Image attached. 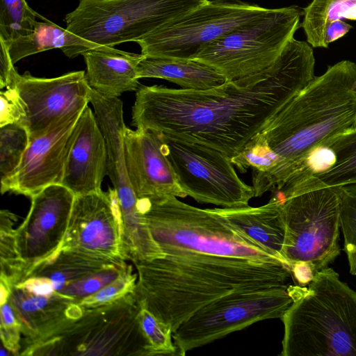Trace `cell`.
Returning <instances> with one entry per match:
<instances>
[{"label": "cell", "instance_id": "28", "mask_svg": "<svg viewBox=\"0 0 356 356\" xmlns=\"http://www.w3.org/2000/svg\"><path fill=\"white\" fill-rule=\"evenodd\" d=\"M16 216L7 210L1 211V282L10 287L24 279L22 263L15 243L12 225Z\"/></svg>", "mask_w": 356, "mask_h": 356}, {"label": "cell", "instance_id": "25", "mask_svg": "<svg viewBox=\"0 0 356 356\" xmlns=\"http://www.w3.org/2000/svg\"><path fill=\"white\" fill-rule=\"evenodd\" d=\"M322 144L334 153L332 166L283 191L300 186L339 187L356 184V126L329 138Z\"/></svg>", "mask_w": 356, "mask_h": 356}, {"label": "cell", "instance_id": "30", "mask_svg": "<svg viewBox=\"0 0 356 356\" xmlns=\"http://www.w3.org/2000/svg\"><path fill=\"white\" fill-rule=\"evenodd\" d=\"M339 223L350 273L356 275V184L339 186Z\"/></svg>", "mask_w": 356, "mask_h": 356}, {"label": "cell", "instance_id": "22", "mask_svg": "<svg viewBox=\"0 0 356 356\" xmlns=\"http://www.w3.org/2000/svg\"><path fill=\"white\" fill-rule=\"evenodd\" d=\"M138 76L167 80L182 89L206 90L219 87L227 79L218 70L193 59L145 57L139 63Z\"/></svg>", "mask_w": 356, "mask_h": 356}, {"label": "cell", "instance_id": "4", "mask_svg": "<svg viewBox=\"0 0 356 356\" xmlns=\"http://www.w3.org/2000/svg\"><path fill=\"white\" fill-rule=\"evenodd\" d=\"M282 356H356V291L328 266L308 287L289 285Z\"/></svg>", "mask_w": 356, "mask_h": 356}, {"label": "cell", "instance_id": "39", "mask_svg": "<svg viewBox=\"0 0 356 356\" xmlns=\"http://www.w3.org/2000/svg\"><path fill=\"white\" fill-rule=\"evenodd\" d=\"M1 326L11 327L20 326L8 301L1 305Z\"/></svg>", "mask_w": 356, "mask_h": 356}, {"label": "cell", "instance_id": "17", "mask_svg": "<svg viewBox=\"0 0 356 356\" xmlns=\"http://www.w3.org/2000/svg\"><path fill=\"white\" fill-rule=\"evenodd\" d=\"M124 149L128 176L137 199L187 196L164 153L159 133L127 127Z\"/></svg>", "mask_w": 356, "mask_h": 356}, {"label": "cell", "instance_id": "10", "mask_svg": "<svg viewBox=\"0 0 356 356\" xmlns=\"http://www.w3.org/2000/svg\"><path fill=\"white\" fill-rule=\"evenodd\" d=\"M269 10L241 0H207L136 42L147 58L193 59L204 47Z\"/></svg>", "mask_w": 356, "mask_h": 356}, {"label": "cell", "instance_id": "12", "mask_svg": "<svg viewBox=\"0 0 356 356\" xmlns=\"http://www.w3.org/2000/svg\"><path fill=\"white\" fill-rule=\"evenodd\" d=\"M159 134L164 153L187 196L222 208L248 206L254 197L252 187L238 177L231 159L222 152Z\"/></svg>", "mask_w": 356, "mask_h": 356}, {"label": "cell", "instance_id": "18", "mask_svg": "<svg viewBox=\"0 0 356 356\" xmlns=\"http://www.w3.org/2000/svg\"><path fill=\"white\" fill-rule=\"evenodd\" d=\"M107 149L94 111L87 106L74 127L60 184L75 196L102 191Z\"/></svg>", "mask_w": 356, "mask_h": 356}, {"label": "cell", "instance_id": "40", "mask_svg": "<svg viewBox=\"0 0 356 356\" xmlns=\"http://www.w3.org/2000/svg\"><path fill=\"white\" fill-rule=\"evenodd\" d=\"M12 355L10 351L8 349H7L3 345L1 344L0 355L1 356H8V355Z\"/></svg>", "mask_w": 356, "mask_h": 356}, {"label": "cell", "instance_id": "33", "mask_svg": "<svg viewBox=\"0 0 356 356\" xmlns=\"http://www.w3.org/2000/svg\"><path fill=\"white\" fill-rule=\"evenodd\" d=\"M138 275L133 273L131 266L113 282L94 294L83 298L78 304L83 308L93 307L120 298L131 292L136 287Z\"/></svg>", "mask_w": 356, "mask_h": 356}, {"label": "cell", "instance_id": "1", "mask_svg": "<svg viewBox=\"0 0 356 356\" xmlns=\"http://www.w3.org/2000/svg\"><path fill=\"white\" fill-rule=\"evenodd\" d=\"M313 47L294 38L257 74L206 90L139 86L132 124L214 148L230 159L314 78Z\"/></svg>", "mask_w": 356, "mask_h": 356}, {"label": "cell", "instance_id": "3", "mask_svg": "<svg viewBox=\"0 0 356 356\" xmlns=\"http://www.w3.org/2000/svg\"><path fill=\"white\" fill-rule=\"evenodd\" d=\"M356 124V63L344 60L328 67L272 117L254 138L278 163L252 173L254 197L279 191L312 149Z\"/></svg>", "mask_w": 356, "mask_h": 356}, {"label": "cell", "instance_id": "36", "mask_svg": "<svg viewBox=\"0 0 356 356\" xmlns=\"http://www.w3.org/2000/svg\"><path fill=\"white\" fill-rule=\"evenodd\" d=\"M8 48L5 42L0 39V88H7L15 71Z\"/></svg>", "mask_w": 356, "mask_h": 356}, {"label": "cell", "instance_id": "15", "mask_svg": "<svg viewBox=\"0 0 356 356\" xmlns=\"http://www.w3.org/2000/svg\"><path fill=\"white\" fill-rule=\"evenodd\" d=\"M9 86L17 89L24 102V124L30 138L38 136L55 120L83 111L90 103L92 89L83 70L38 78L29 72L20 74L15 70Z\"/></svg>", "mask_w": 356, "mask_h": 356}, {"label": "cell", "instance_id": "13", "mask_svg": "<svg viewBox=\"0 0 356 356\" xmlns=\"http://www.w3.org/2000/svg\"><path fill=\"white\" fill-rule=\"evenodd\" d=\"M60 249L125 260L121 210L114 188L75 196Z\"/></svg>", "mask_w": 356, "mask_h": 356}, {"label": "cell", "instance_id": "14", "mask_svg": "<svg viewBox=\"0 0 356 356\" xmlns=\"http://www.w3.org/2000/svg\"><path fill=\"white\" fill-rule=\"evenodd\" d=\"M74 197L61 184L50 185L31 197L29 211L22 225L15 229L24 280L35 267L60 248Z\"/></svg>", "mask_w": 356, "mask_h": 356}, {"label": "cell", "instance_id": "38", "mask_svg": "<svg viewBox=\"0 0 356 356\" xmlns=\"http://www.w3.org/2000/svg\"><path fill=\"white\" fill-rule=\"evenodd\" d=\"M353 26L343 20H337L332 22L325 33V43L328 47L329 44L346 35Z\"/></svg>", "mask_w": 356, "mask_h": 356}, {"label": "cell", "instance_id": "2", "mask_svg": "<svg viewBox=\"0 0 356 356\" xmlns=\"http://www.w3.org/2000/svg\"><path fill=\"white\" fill-rule=\"evenodd\" d=\"M163 257L134 263L136 298L175 332L197 311L229 293L286 285L281 262L251 260L164 246Z\"/></svg>", "mask_w": 356, "mask_h": 356}, {"label": "cell", "instance_id": "26", "mask_svg": "<svg viewBox=\"0 0 356 356\" xmlns=\"http://www.w3.org/2000/svg\"><path fill=\"white\" fill-rule=\"evenodd\" d=\"M302 10L300 27L313 48H327L325 33L332 22L343 19L356 21V0H312Z\"/></svg>", "mask_w": 356, "mask_h": 356}, {"label": "cell", "instance_id": "20", "mask_svg": "<svg viewBox=\"0 0 356 356\" xmlns=\"http://www.w3.org/2000/svg\"><path fill=\"white\" fill-rule=\"evenodd\" d=\"M282 204V199L275 196L260 207L248 205L211 210L286 265L282 256L286 235Z\"/></svg>", "mask_w": 356, "mask_h": 356}, {"label": "cell", "instance_id": "6", "mask_svg": "<svg viewBox=\"0 0 356 356\" xmlns=\"http://www.w3.org/2000/svg\"><path fill=\"white\" fill-rule=\"evenodd\" d=\"M141 305L134 291L83 313L58 334L20 355L152 356L140 323Z\"/></svg>", "mask_w": 356, "mask_h": 356}, {"label": "cell", "instance_id": "34", "mask_svg": "<svg viewBox=\"0 0 356 356\" xmlns=\"http://www.w3.org/2000/svg\"><path fill=\"white\" fill-rule=\"evenodd\" d=\"M0 127L15 122L24 123L26 106L15 86L7 87L6 90L0 92Z\"/></svg>", "mask_w": 356, "mask_h": 356}, {"label": "cell", "instance_id": "19", "mask_svg": "<svg viewBox=\"0 0 356 356\" xmlns=\"http://www.w3.org/2000/svg\"><path fill=\"white\" fill-rule=\"evenodd\" d=\"M24 336L20 353L30 346L60 332L83 313L73 299L57 291L49 296H38L13 285L8 298Z\"/></svg>", "mask_w": 356, "mask_h": 356}, {"label": "cell", "instance_id": "7", "mask_svg": "<svg viewBox=\"0 0 356 356\" xmlns=\"http://www.w3.org/2000/svg\"><path fill=\"white\" fill-rule=\"evenodd\" d=\"M282 196L286 265L306 263L316 274L340 254L339 187L300 186Z\"/></svg>", "mask_w": 356, "mask_h": 356}, {"label": "cell", "instance_id": "32", "mask_svg": "<svg viewBox=\"0 0 356 356\" xmlns=\"http://www.w3.org/2000/svg\"><path fill=\"white\" fill-rule=\"evenodd\" d=\"M140 323L143 332L152 349V356L178 355L177 348L172 341L171 327L141 306Z\"/></svg>", "mask_w": 356, "mask_h": 356}, {"label": "cell", "instance_id": "35", "mask_svg": "<svg viewBox=\"0 0 356 356\" xmlns=\"http://www.w3.org/2000/svg\"><path fill=\"white\" fill-rule=\"evenodd\" d=\"M15 286L22 287L30 293L38 296H49L56 291L51 281L48 278L42 277H27Z\"/></svg>", "mask_w": 356, "mask_h": 356}, {"label": "cell", "instance_id": "29", "mask_svg": "<svg viewBox=\"0 0 356 356\" xmlns=\"http://www.w3.org/2000/svg\"><path fill=\"white\" fill-rule=\"evenodd\" d=\"M29 139V131L22 122L0 127L1 178L10 175L19 166Z\"/></svg>", "mask_w": 356, "mask_h": 356}, {"label": "cell", "instance_id": "27", "mask_svg": "<svg viewBox=\"0 0 356 356\" xmlns=\"http://www.w3.org/2000/svg\"><path fill=\"white\" fill-rule=\"evenodd\" d=\"M37 17L46 19L31 8L26 0H0V38L8 41L29 34Z\"/></svg>", "mask_w": 356, "mask_h": 356}, {"label": "cell", "instance_id": "16", "mask_svg": "<svg viewBox=\"0 0 356 356\" xmlns=\"http://www.w3.org/2000/svg\"><path fill=\"white\" fill-rule=\"evenodd\" d=\"M82 111L55 120L29 139L19 166L1 178L2 194L10 192L31 197L50 185L60 184L73 131Z\"/></svg>", "mask_w": 356, "mask_h": 356}, {"label": "cell", "instance_id": "11", "mask_svg": "<svg viewBox=\"0 0 356 356\" xmlns=\"http://www.w3.org/2000/svg\"><path fill=\"white\" fill-rule=\"evenodd\" d=\"M287 287L234 292L204 306L172 333L178 355L260 321L281 319L293 302Z\"/></svg>", "mask_w": 356, "mask_h": 356}, {"label": "cell", "instance_id": "31", "mask_svg": "<svg viewBox=\"0 0 356 356\" xmlns=\"http://www.w3.org/2000/svg\"><path fill=\"white\" fill-rule=\"evenodd\" d=\"M129 266L125 260L118 261L110 266L67 284L57 292L79 303L83 298L94 294L113 282L127 269Z\"/></svg>", "mask_w": 356, "mask_h": 356}, {"label": "cell", "instance_id": "8", "mask_svg": "<svg viewBox=\"0 0 356 356\" xmlns=\"http://www.w3.org/2000/svg\"><path fill=\"white\" fill-rule=\"evenodd\" d=\"M207 0H79L66 29L99 45L137 42Z\"/></svg>", "mask_w": 356, "mask_h": 356}, {"label": "cell", "instance_id": "24", "mask_svg": "<svg viewBox=\"0 0 356 356\" xmlns=\"http://www.w3.org/2000/svg\"><path fill=\"white\" fill-rule=\"evenodd\" d=\"M122 260L108 259L72 250L59 249L51 257L35 267L26 278H48L51 281L54 290L59 291L67 284Z\"/></svg>", "mask_w": 356, "mask_h": 356}, {"label": "cell", "instance_id": "37", "mask_svg": "<svg viewBox=\"0 0 356 356\" xmlns=\"http://www.w3.org/2000/svg\"><path fill=\"white\" fill-rule=\"evenodd\" d=\"M290 270L295 283L300 286L308 285L315 275L311 266L306 263H296L291 266Z\"/></svg>", "mask_w": 356, "mask_h": 356}, {"label": "cell", "instance_id": "21", "mask_svg": "<svg viewBox=\"0 0 356 356\" xmlns=\"http://www.w3.org/2000/svg\"><path fill=\"white\" fill-rule=\"evenodd\" d=\"M86 65V77L90 86L107 97H118L125 92L139 88L138 67L145 57L102 46L83 54Z\"/></svg>", "mask_w": 356, "mask_h": 356}, {"label": "cell", "instance_id": "5", "mask_svg": "<svg viewBox=\"0 0 356 356\" xmlns=\"http://www.w3.org/2000/svg\"><path fill=\"white\" fill-rule=\"evenodd\" d=\"M137 207L161 248L172 246L218 256L281 262L211 209L191 206L173 195L153 200L138 199Z\"/></svg>", "mask_w": 356, "mask_h": 356}, {"label": "cell", "instance_id": "9", "mask_svg": "<svg viewBox=\"0 0 356 356\" xmlns=\"http://www.w3.org/2000/svg\"><path fill=\"white\" fill-rule=\"evenodd\" d=\"M303 10L295 6L270 8L259 19L204 47L193 60L218 70L229 81L268 68L300 27Z\"/></svg>", "mask_w": 356, "mask_h": 356}, {"label": "cell", "instance_id": "23", "mask_svg": "<svg viewBox=\"0 0 356 356\" xmlns=\"http://www.w3.org/2000/svg\"><path fill=\"white\" fill-rule=\"evenodd\" d=\"M3 41L13 64L25 57L53 49H60L66 56L73 58L102 46L87 41L47 19L42 22L37 21L29 34Z\"/></svg>", "mask_w": 356, "mask_h": 356}]
</instances>
